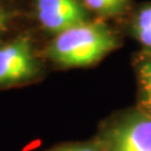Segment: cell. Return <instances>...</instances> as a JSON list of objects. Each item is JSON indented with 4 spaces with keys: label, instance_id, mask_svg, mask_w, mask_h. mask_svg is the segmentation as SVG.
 Returning a JSON list of instances; mask_svg holds the SVG:
<instances>
[{
    "label": "cell",
    "instance_id": "obj_4",
    "mask_svg": "<svg viewBox=\"0 0 151 151\" xmlns=\"http://www.w3.org/2000/svg\"><path fill=\"white\" fill-rule=\"evenodd\" d=\"M37 18L53 34L89 22V10L82 0H37Z\"/></svg>",
    "mask_w": 151,
    "mask_h": 151
},
{
    "label": "cell",
    "instance_id": "obj_6",
    "mask_svg": "<svg viewBox=\"0 0 151 151\" xmlns=\"http://www.w3.org/2000/svg\"><path fill=\"white\" fill-rule=\"evenodd\" d=\"M131 30L145 49H151V3L145 4L135 13L131 22Z\"/></svg>",
    "mask_w": 151,
    "mask_h": 151
},
{
    "label": "cell",
    "instance_id": "obj_7",
    "mask_svg": "<svg viewBox=\"0 0 151 151\" xmlns=\"http://www.w3.org/2000/svg\"><path fill=\"white\" fill-rule=\"evenodd\" d=\"M89 12L101 17H116L126 12L130 0H82Z\"/></svg>",
    "mask_w": 151,
    "mask_h": 151
},
{
    "label": "cell",
    "instance_id": "obj_9",
    "mask_svg": "<svg viewBox=\"0 0 151 151\" xmlns=\"http://www.w3.org/2000/svg\"><path fill=\"white\" fill-rule=\"evenodd\" d=\"M8 22H9V14L5 9L0 5V34L6 29Z\"/></svg>",
    "mask_w": 151,
    "mask_h": 151
},
{
    "label": "cell",
    "instance_id": "obj_2",
    "mask_svg": "<svg viewBox=\"0 0 151 151\" xmlns=\"http://www.w3.org/2000/svg\"><path fill=\"white\" fill-rule=\"evenodd\" d=\"M105 151H151V116L140 108L122 113L102 132Z\"/></svg>",
    "mask_w": 151,
    "mask_h": 151
},
{
    "label": "cell",
    "instance_id": "obj_1",
    "mask_svg": "<svg viewBox=\"0 0 151 151\" xmlns=\"http://www.w3.org/2000/svg\"><path fill=\"white\" fill-rule=\"evenodd\" d=\"M119 47V39L103 22L89 20L55 34L47 55L60 67H87Z\"/></svg>",
    "mask_w": 151,
    "mask_h": 151
},
{
    "label": "cell",
    "instance_id": "obj_8",
    "mask_svg": "<svg viewBox=\"0 0 151 151\" xmlns=\"http://www.w3.org/2000/svg\"><path fill=\"white\" fill-rule=\"evenodd\" d=\"M49 151H105L100 142L97 144H74V145H64Z\"/></svg>",
    "mask_w": 151,
    "mask_h": 151
},
{
    "label": "cell",
    "instance_id": "obj_5",
    "mask_svg": "<svg viewBox=\"0 0 151 151\" xmlns=\"http://www.w3.org/2000/svg\"><path fill=\"white\" fill-rule=\"evenodd\" d=\"M135 72L139 84V108L151 116V49L135 57Z\"/></svg>",
    "mask_w": 151,
    "mask_h": 151
},
{
    "label": "cell",
    "instance_id": "obj_3",
    "mask_svg": "<svg viewBox=\"0 0 151 151\" xmlns=\"http://www.w3.org/2000/svg\"><path fill=\"white\" fill-rule=\"evenodd\" d=\"M40 62L29 38L19 37L0 45V87H10L34 79Z\"/></svg>",
    "mask_w": 151,
    "mask_h": 151
}]
</instances>
